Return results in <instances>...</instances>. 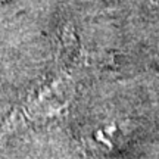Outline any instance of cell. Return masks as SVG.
<instances>
[{"label": "cell", "mask_w": 159, "mask_h": 159, "mask_svg": "<svg viewBox=\"0 0 159 159\" xmlns=\"http://www.w3.org/2000/svg\"><path fill=\"white\" fill-rule=\"evenodd\" d=\"M72 96V84L69 78H61L52 81L50 84L44 85L31 100L24 105L16 121H12L9 125H15L22 121H43L53 118L61 114L69 103Z\"/></svg>", "instance_id": "1"}, {"label": "cell", "mask_w": 159, "mask_h": 159, "mask_svg": "<svg viewBox=\"0 0 159 159\" xmlns=\"http://www.w3.org/2000/svg\"><path fill=\"white\" fill-rule=\"evenodd\" d=\"M127 131L121 122H108L103 124L93 133V142L99 149L102 150H114L119 148L125 140Z\"/></svg>", "instance_id": "2"}]
</instances>
